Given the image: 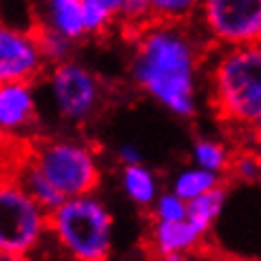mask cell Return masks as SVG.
I'll list each match as a JSON object with an SVG mask.
<instances>
[{"label": "cell", "mask_w": 261, "mask_h": 261, "mask_svg": "<svg viewBox=\"0 0 261 261\" xmlns=\"http://www.w3.org/2000/svg\"><path fill=\"white\" fill-rule=\"evenodd\" d=\"M211 49L195 22H151L133 34L128 75L168 113L193 117L199 111L201 69Z\"/></svg>", "instance_id": "1"}, {"label": "cell", "mask_w": 261, "mask_h": 261, "mask_svg": "<svg viewBox=\"0 0 261 261\" xmlns=\"http://www.w3.org/2000/svg\"><path fill=\"white\" fill-rule=\"evenodd\" d=\"M206 69L208 104L215 117L250 138L261 122V44L213 49Z\"/></svg>", "instance_id": "2"}, {"label": "cell", "mask_w": 261, "mask_h": 261, "mask_svg": "<svg viewBox=\"0 0 261 261\" xmlns=\"http://www.w3.org/2000/svg\"><path fill=\"white\" fill-rule=\"evenodd\" d=\"M49 234L73 261H109L113 215L95 193L64 197L49 211Z\"/></svg>", "instance_id": "3"}, {"label": "cell", "mask_w": 261, "mask_h": 261, "mask_svg": "<svg viewBox=\"0 0 261 261\" xmlns=\"http://www.w3.org/2000/svg\"><path fill=\"white\" fill-rule=\"evenodd\" d=\"M20 151L62 197L95 193L100 186L97 151L84 140L38 135L22 144Z\"/></svg>", "instance_id": "4"}, {"label": "cell", "mask_w": 261, "mask_h": 261, "mask_svg": "<svg viewBox=\"0 0 261 261\" xmlns=\"http://www.w3.org/2000/svg\"><path fill=\"white\" fill-rule=\"evenodd\" d=\"M44 95L62 124L82 126L104 107V84L87 64L73 60L51 64L44 71Z\"/></svg>", "instance_id": "5"}, {"label": "cell", "mask_w": 261, "mask_h": 261, "mask_svg": "<svg viewBox=\"0 0 261 261\" xmlns=\"http://www.w3.org/2000/svg\"><path fill=\"white\" fill-rule=\"evenodd\" d=\"M49 234V213L9 171L0 177V252L29 257Z\"/></svg>", "instance_id": "6"}, {"label": "cell", "mask_w": 261, "mask_h": 261, "mask_svg": "<svg viewBox=\"0 0 261 261\" xmlns=\"http://www.w3.org/2000/svg\"><path fill=\"white\" fill-rule=\"evenodd\" d=\"M193 22L213 49L261 44V0H201Z\"/></svg>", "instance_id": "7"}, {"label": "cell", "mask_w": 261, "mask_h": 261, "mask_svg": "<svg viewBox=\"0 0 261 261\" xmlns=\"http://www.w3.org/2000/svg\"><path fill=\"white\" fill-rule=\"evenodd\" d=\"M47 62L38 47L34 24H14L0 18V84L38 82Z\"/></svg>", "instance_id": "8"}, {"label": "cell", "mask_w": 261, "mask_h": 261, "mask_svg": "<svg viewBox=\"0 0 261 261\" xmlns=\"http://www.w3.org/2000/svg\"><path fill=\"white\" fill-rule=\"evenodd\" d=\"M38 82L0 84V133L14 146L40 135V95Z\"/></svg>", "instance_id": "9"}, {"label": "cell", "mask_w": 261, "mask_h": 261, "mask_svg": "<svg viewBox=\"0 0 261 261\" xmlns=\"http://www.w3.org/2000/svg\"><path fill=\"white\" fill-rule=\"evenodd\" d=\"M34 24L62 34L73 42L87 38L82 20V0H40L38 20Z\"/></svg>", "instance_id": "10"}, {"label": "cell", "mask_w": 261, "mask_h": 261, "mask_svg": "<svg viewBox=\"0 0 261 261\" xmlns=\"http://www.w3.org/2000/svg\"><path fill=\"white\" fill-rule=\"evenodd\" d=\"M201 234L188 224L181 221H153L151 232H148V248L155 257H166V254H188L199 246Z\"/></svg>", "instance_id": "11"}, {"label": "cell", "mask_w": 261, "mask_h": 261, "mask_svg": "<svg viewBox=\"0 0 261 261\" xmlns=\"http://www.w3.org/2000/svg\"><path fill=\"white\" fill-rule=\"evenodd\" d=\"M122 188L126 197L140 208H151L155 197L162 193L160 177L148 166H144V162L122 166Z\"/></svg>", "instance_id": "12"}, {"label": "cell", "mask_w": 261, "mask_h": 261, "mask_svg": "<svg viewBox=\"0 0 261 261\" xmlns=\"http://www.w3.org/2000/svg\"><path fill=\"white\" fill-rule=\"evenodd\" d=\"M224 206H226V188H224V184H219L217 188H213V191L186 201V221L204 237L215 226V221L219 219Z\"/></svg>", "instance_id": "13"}, {"label": "cell", "mask_w": 261, "mask_h": 261, "mask_svg": "<svg viewBox=\"0 0 261 261\" xmlns=\"http://www.w3.org/2000/svg\"><path fill=\"white\" fill-rule=\"evenodd\" d=\"M219 184H224V177H221V175H215L211 171H206V168L188 164L173 175L171 191L184 201H191L195 197H199V195L217 188Z\"/></svg>", "instance_id": "14"}, {"label": "cell", "mask_w": 261, "mask_h": 261, "mask_svg": "<svg viewBox=\"0 0 261 261\" xmlns=\"http://www.w3.org/2000/svg\"><path fill=\"white\" fill-rule=\"evenodd\" d=\"M232 148L226 146L224 142L215 140V138H197L191 148V164L206 168L215 175H228L230 171V162H232Z\"/></svg>", "instance_id": "15"}, {"label": "cell", "mask_w": 261, "mask_h": 261, "mask_svg": "<svg viewBox=\"0 0 261 261\" xmlns=\"http://www.w3.org/2000/svg\"><path fill=\"white\" fill-rule=\"evenodd\" d=\"M153 22H193L201 0H146Z\"/></svg>", "instance_id": "16"}, {"label": "cell", "mask_w": 261, "mask_h": 261, "mask_svg": "<svg viewBox=\"0 0 261 261\" xmlns=\"http://www.w3.org/2000/svg\"><path fill=\"white\" fill-rule=\"evenodd\" d=\"M36 38H38V47H40V54L47 62V67L58 62H64L69 58H73V47L75 42L64 38L62 34H56L47 27H40V24H34Z\"/></svg>", "instance_id": "17"}, {"label": "cell", "mask_w": 261, "mask_h": 261, "mask_svg": "<svg viewBox=\"0 0 261 261\" xmlns=\"http://www.w3.org/2000/svg\"><path fill=\"white\" fill-rule=\"evenodd\" d=\"M228 175L237 177L239 181H248V184L261 181V162H259L257 155H254L250 144L239 146L237 151L232 153V162H230V171H228Z\"/></svg>", "instance_id": "18"}, {"label": "cell", "mask_w": 261, "mask_h": 261, "mask_svg": "<svg viewBox=\"0 0 261 261\" xmlns=\"http://www.w3.org/2000/svg\"><path fill=\"white\" fill-rule=\"evenodd\" d=\"M82 20H84V34L87 36H107L115 27V16L102 5L82 0Z\"/></svg>", "instance_id": "19"}, {"label": "cell", "mask_w": 261, "mask_h": 261, "mask_svg": "<svg viewBox=\"0 0 261 261\" xmlns=\"http://www.w3.org/2000/svg\"><path fill=\"white\" fill-rule=\"evenodd\" d=\"M148 211L153 221H181L186 219V201L173 191H164L155 197Z\"/></svg>", "instance_id": "20"}, {"label": "cell", "mask_w": 261, "mask_h": 261, "mask_svg": "<svg viewBox=\"0 0 261 261\" xmlns=\"http://www.w3.org/2000/svg\"><path fill=\"white\" fill-rule=\"evenodd\" d=\"M117 160H120L122 166H130V164H142L144 162V153L138 144H122L117 148Z\"/></svg>", "instance_id": "21"}, {"label": "cell", "mask_w": 261, "mask_h": 261, "mask_svg": "<svg viewBox=\"0 0 261 261\" xmlns=\"http://www.w3.org/2000/svg\"><path fill=\"white\" fill-rule=\"evenodd\" d=\"M89 3L102 5L104 9H109L111 14L115 16V22H117V16H120V11H122V5H124V0H89Z\"/></svg>", "instance_id": "22"}, {"label": "cell", "mask_w": 261, "mask_h": 261, "mask_svg": "<svg viewBox=\"0 0 261 261\" xmlns=\"http://www.w3.org/2000/svg\"><path fill=\"white\" fill-rule=\"evenodd\" d=\"M14 151H16V146H14V144H9V142L3 138V133H0V162H7Z\"/></svg>", "instance_id": "23"}, {"label": "cell", "mask_w": 261, "mask_h": 261, "mask_svg": "<svg viewBox=\"0 0 261 261\" xmlns=\"http://www.w3.org/2000/svg\"><path fill=\"white\" fill-rule=\"evenodd\" d=\"M0 261H29L24 254H14V252H0Z\"/></svg>", "instance_id": "24"}, {"label": "cell", "mask_w": 261, "mask_h": 261, "mask_svg": "<svg viewBox=\"0 0 261 261\" xmlns=\"http://www.w3.org/2000/svg\"><path fill=\"white\" fill-rule=\"evenodd\" d=\"M248 144H250V148L254 151V155H257V158H259V162H261V138H257V135H252Z\"/></svg>", "instance_id": "25"}, {"label": "cell", "mask_w": 261, "mask_h": 261, "mask_svg": "<svg viewBox=\"0 0 261 261\" xmlns=\"http://www.w3.org/2000/svg\"><path fill=\"white\" fill-rule=\"evenodd\" d=\"M160 261H186V254H166V257H158Z\"/></svg>", "instance_id": "26"}, {"label": "cell", "mask_w": 261, "mask_h": 261, "mask_svg": "<svg viewBox=\"0 0 261 261\" xmlns=\"http://www.w3.org/2000/svg\"><path fill=\"white\" fill-rule=\"evenodd\" d=\"M7 173V162H0V177Z\"/></svg>", "instance_id": "27"}, {"label": "cell", "mask_w": 261, "mask_h": 261, "mask_svg": "<svg viewBox=\"0 0 261 261\" xmlns=\"http://www.w3.org/2000/svg\"><path fill=\"white\" fill-rule=\"evenodd\" d=\"M252 135H257V138H261V122L257 124V128H254V133ZM252 135H250V138H252Z\"/></svg>", "instance_id": "28"}]
</instances>
